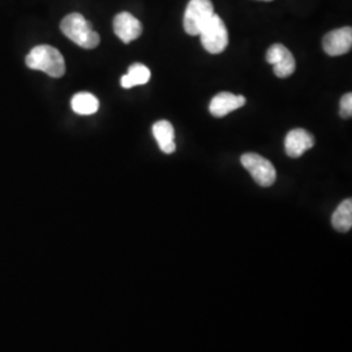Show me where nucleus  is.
Listing matches in <instances>:
<instances>
[{"instance_id": "1", "label": "nucleus", "mask_w": 352, "mask_h": 352, "mask_svg": "<svg viewBox=\"0 0 352 352\" xmlns=\"http://www.w3.org/2000/svg\"><path fill=\"white\" fill-rule=\"evenodd\" d=\"M25 63L30 69L42 71L59 78L65 74V62L60 51L49 45H39L26 55Z\"/></svg>"}, {"instance_id": "2", "label": "nucleus", "mask_w": 352, "mask_h": 352, "mask_svg": "<svg viewBox=\"0 0 352 352\" xmlns=\"http://www.w3.org/2000/svg\"><path fill=\"white\" fill-rule=\"evenodd\" d=\"M60 30L65 37L82 49H96L101 42L100 34L93 30L91 24L80 13L67 14L60 23Z\"/></svg>"}, {"instance_id": "3", "label": "nucleus", "mask_w": 352, "mask_h": 352, "mask_svg": "<svg viewBox=\"0 0 352 352\" xmlns=\"http://www.w3.org/2000/svg\"><path fill=\"white\" fill-rule=\"evenodd\" d=\"M213 14L212 0H190L183 20L186 33L189 36H199L202 28L209 23Z\"/></svg>"}, {"instance_id": "4", "label": "nucleus", "mask_w": 352, "mask_h": 352, "mask_svg": "<svg viewBox=\"0 0 352 352\" xmlns=\"http://www.w3.org/2000/svg\"><path fill=\"white\" fill-rule=\"evenodd\" d=\"M200 39L204 49L210 54H221L228 46V32L223 20L214 13L209 23L202 28Z\"/></svg>"}, {"instance_id": "5", "label": "nucleus", "mask_w": 352, "mask_h": 352, "mask_svg": "<svg viewBox=\"0 0 352 352\" xmlns=\"http://www.w3.org/2000/svg\"><path fill=\"white\" fill-rule=\"evenodd\" d=\"M241 164L248 170L253 180L261 187H270L277 180V171L269 160L256 153L241 155Z\"/></svg>"}, {"instance_id": "6", "label": "nucleus", "mask_w": 352, "mask_h": 352, "mask_svg": "<svg viewBox=\"0 0 352 352\" xmlns=\"http://www.w3.org/2000/svg\"><path fill=\"white\" fill-rule=\"evenodd\" d=\"M266 62L273 64L274 75L279 78H286L296 69V62L291 51L283 45H273L266 52Z\"/></svg>"}, {"instance_id": "7", "label": "nucleus", "mask_w": 352, "mask_h": 352, "mask_svg": "<svg viewBox=\"0 0 352 352\" xmlns=\"http://www.w3.org/2000/svg\"><path fill=\"white\" fill-rule=\"evenodd\" d=\"M324 51L330 56H340L351 51L352 29L344 26L327 33L322 41Z\"/></svg>"}, {"instance_id": "8", "label": "nucleus", "mask_w": 352, "mask_h": 352, "mask_svg": "<svg viewBox=\"0 0 352 352\" xmlns=\"http://www.w3.org/2000/svg\"><path fill=\"white\" fill-rule=\"evenodd\" d=\"M113 32L122 42L129 43L141 36L142 24L129 12L118 13L113 19Z\"/></svg>"}, {"instance_id": "9", "label": "nucleus", "mask_w": 352, "mask_h": 352, "mask_svg": "<svg viewBox=\"0 0 352 352\" xmlns=\"http://www.w3.org/2000/svg\"><path fill=\"white\" fill-rule=\"evenodd\" d=\"M315 138L305 129L289 131L285 140V149L291 158H299L307 151L315 146Z\"/></svg>"}, {"instance_id": "10", "label": "nucleus", "mask_w": 352, "mask_h": 352, "mask_svg": "<svg viewBox=\"0 0 352 352\" xmlns=\"http://www.w3.org/2000/svg\"><path fill=\"white\" fill-rule=\"evenodd\" d=\"M245 104V98L243 96H236L228 91H222L214 97L209 111L215 118H223L227 113H232Z\"/></svg>"}, {"instance_id": "11", "label": "nucleus", "mask_w": 352, "mask_h": 352, "mask_svg": "<svg viewBox=\"0 0 352 352\" xmlns=\"http://www.w3.org/2000/svg\"><path fill=\"white\" fill-rule=\"evenodd\" d=\"M153 136L164 154L176 151L175 129L168 120H160L153 126Z\"/></svg>"}, {"instance_id": "12", "label": "nucleus", "mask_w": 352, "mask_h": 352, "mask_svg": "<svg viewBox=\"0 0 352 352\" xmlns=\"http://www.w3.org/2000/svg\"><path fill=\"white\" fill-rule=\"evenodd\" d=\"M151 69L141 63L132 64L128 68V74L122 77L120 85L124 89H131L138 85H145L151 80Z\"/></svg>"}, {"instance_id": "13", "label": "nucleus", "mask_w": 352, "mask_h": 352, "mask_svg": "<svg viewBox=\"0 0 352 352\" xmlns=\"http://www.w3.org/2000/svg\"><path fill=\"white\" fill-rule=\"evenodd\" d=\"M71 106H72V110L78 115H93L98 111L100 101L91 93L82 91L74 96Z\"/></svg>"}, {"instance_id": "14", "label": "nucleus", "mask_w": 352, "mask_h": 352, "mask_svg": "<svg viewBox=\"0 0 352 352\" xmlns=\"http://www.w3.org/2000/svg\"><path fill=\"white\" fill-rule=\"evenodd\" d=\"M331 225L340 232H349L352 227V200L347 199L340 204L331 217Z\"/></svg>"}, {"instance_id": "15", "label": "nucleus", "mask_w": 352, "mask_h": 352, "mask_svg": "<svg viewBox=\"0 0 352 352\" xmlns=\"http://www.w3.org/2000/svg\"><path fill=\"white\" fill-rule=\"evenodd\" d=\"M340 113L343 119H350L352 116V94L347 93L342 97L340 103Z\"/></svg>"}, {"instance_id": "16", "label": "nucleus", "mask_w": 352, "mask_h": 352, "mask_svg": "<svg viewBox=\"0 0 352 352\" xmlns=\"http://www.w3.org/2000/svg\"><path fill=\"white\" fill-rule=\"evenodd\" d=\"M261 1H272V0H261Z\"/></svg>"}]
</instances>
